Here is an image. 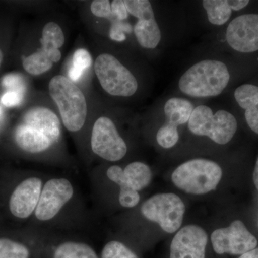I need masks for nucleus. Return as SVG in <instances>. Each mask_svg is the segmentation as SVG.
Here are the masks:
<instances>
[{
	"instance_id": "f257e3e1",
	"label": "nucleus",
	"mask_w": 258,
	"mask_h": 258,
	"mask_svg": "<svg viewBox=\"0 0 258 258\" xmlns=\"http://www.w3.org/2000/svg\"><path fill=\"white\" fill-rule=\"evenodd\" d=\"M61 136L58 117L49 108L35 107L24 114L15 129V143L24 152L40 154L57 143Z\"/></svg>"
},
{
	"instance_id": "f03ea898",
	"label": "nucleus",
	"mask_w": 258,
	"mask_h": 258,
	"mask_svg": "<svg viewBox=\"0 0 258 258\" xmlns=\"http://www.w3.org/2000/svg\"><path fill=\"white\" fill-rule=\"evenodd\" d=\"M230 81V71L225 62L206 59L186 70L180 77L178 86L181 93L191 98H212L221 95Z\"/></svg>"
},
{
	"instance_id": "7ed1b4c3",
	"label": "nucleus",
	"mask_w": 258,
	"mask_h": 258,
	"mask_svg": "<svg viewBox=\"0 0 258 258\" xmlns=\"http://www.w3.org/2000/svg\"><path fill=\"white\" fill-rule=\"evenodd\" d=\"M49 92L66 129L71 132L82 129L87 117V103L83 91L68 78L56 76L49 83Z\"/></svg>"
},
{
	"instance_id": "20e7f679",
	"label": "nucleus",
	"mask_w": 258,
	"mask_h": 258,
	"mask_svg": "<svg viewBox=\"0 0 258 258\" xmlns=\"http://www.w3.org/2000/svg\"><path fill=\"white\" fill-rule=\"evenodd\" d=\"M222 168L215 161L195 159L183 163L173 172L171 180L176 187L191 195L213 191L222 179Z\"/></svg>"
},
{
	"instance_id": "39448f33",
	"label": "nucleus",
	"mask_w": 258,
	"mask_h": 258,
	"mask_svg": "<svg viewBox=\"0 0 258 258\" xmlns=\"http://www.w3.org/2000/svg\"><path fill=\"white\" fill-rule=\"evenodd\" d=\"M188 128L195 135L207 137L215 143L225 145L235 136L237 121L230 112L218 110L214 113L210 107L200 105L194 108Z\"/></svg>"
},
{
	"instance_id": "423d86ee",
	"label": "nucleus",
	"mask_w": 258,
	"mask_h": 258,
	"mask_svg": "<svg viewBox=\"0 0 258 258\" xmlns=\"http://www.w3.org/2000/svg\"><path fill=\"white\" fill-rule=\"evenodd\" d=\"M76 189L66 177L56 176L45 180L33 217L38 224L55 222L74 200Z\"/></svg>"
},
{
	"instance_id": "0eeeda50",
	"label": "nucleus",
	"mask_w": 258,
	"mask_h": 258,
	"mask_svg": "<svg viewBox=\"0 0 258 258\" xmlns=\"http://www.w3.org/2000/svg\"><path fill=\"white\" fill-rule=\"evenodd\" d=\"M95 72L101 87L113 96L130 97L138 89L134 74L111 54H101L95 62Z\"/></svg>"
},
{
	"instance_id": "6e6552de",
	"label": "nucleus",
	"mask_w": 258,
	"mask_h": 258,
	"mask_svg": "<svg viewBox=\"0 0 258 258\" xmlns=\"http://www.w3.org/2000/svg\"><path fill=\"white\" fill-rule=\"evenodd\" d=\"M184 212L182 200L173 193L157 194L141 207L142 216L157 223L167 233H174L181 227Z\"/></svg>"
},
{
	"instance_id": "1a4fd4ad",
	"label": "nucleus",
	"mask_w": 258,
	"mask_h": 258,
	"mask_svg": "<svg viewBox=\"0 0 258 258\" xmlns=\"http://www.w3.org/2000/svg\"><path fill=\"white\" fill-rule=\"evenodd\" d=\"M91 147L96 155L110 162L120 161L128 151L114 122L106 116L100 117L95 122L91 132Z\"/></svg>"
},
{
	"instance_id": "9d476101",
	"label": "nucleus",
	"mask_w": 258,
	"mask_h": 258,
	"mask_svg": "<svg viewBox=\"0 0 258 258\" xmlns=\"http://www.w3.org/2000/svg\"><path fill=\"white\" fill-rule=\"evenodd\" d=\"M214 250L219 254H243L255 249L257 240L240 220L229 227L214 231L211 235Z\"/></svg>"
},
{
	"instance_id": "9b49d317",
	"label": "nucleus",
	"mask_w": 258,
	"mask_h": 258,
	"mask_svg": "<svg viewBox=\"0 0 258 258\" xmlns=\"http://www.w3.org/2000/svg\"><path fill=\"white\" fill-rule=\"evenodd\" d=\"M128 14L138 19L134 32L139 45L146 49H155L160 43L161 32L154 9L147 0H125Z\"/></svg>"
},
{
	"instance_id": "f8f14e48",
	"label": "nucleus",
	"mask_w": 258,
	"mask_h": 258,
	"mask_svg": "<svg viewBox=\"0 0 258 258\" xmlns=\"http://www.w3.org/2000/svg\"><path fill=\"white\" fill-rule=\"evenodd\" d=\"M45 181L42 176L32 175L19 183L9 200L10 211L13 216L20 220L33 216Z\"/></svg>"
},
{
	"instance_id": "ddd939ff",
	"label": "nucleus",
	"mask_w": 258,
	"mask_h": 258,
	"mask_svg": "<svg viewBox=\"0 0 258 258\" xmlns=\"http://www.w3.org/2000/svg\"><path fill=\"white\" fill-rule=\"evenodd\" d=\"M226 40L242 53L258 51V14H244L232 20L226 30Z\"/></svg>"
},
{
	"instance_id": "4468645a",
	"label": "nucleus",
	"mask_w": 258,
	"mask_h": 258,
	"mask_svg": "<svg viewBox=\"0 0 258 258\" xmlns=\"http://www.w3.org/2000/svg\"><path fill=\"white\" fill-rule=\"evenodd\" d=\"M106 176L109 181L119 186L120 192H139L149 186L152 179L150 168L141 161L130 163L124 169L118 165L109 166Z\"/></svg>"
},
{
	"instance_id": "2eb2a0df",
	"label": "nucleus",
	"mask_w": 258,
	"mask_h": 258,
	"mask_svg": "<svg viewBox=\"0 0 258 258\" xmlns=\"http://www.w3.org/2000/svg\"><path fill=\"white\" fill-rule=\"evenodd\" d=\"M208 237L198 225L185 226L171 242L170 258H205Z\"/></svg>"
},
{
	"instance_id": "dca6fc26",
	"label": "nucleus",
	"mask_w": 258,
	"mask_h": 258,
	"mask_svg": "<svg viewBox=\"0 0 258 258\" xmlns=\"http://www.w3.org/2000/svg\"><path fill=\"white\" fill-rule=\"evenodd\" d=\"M45 258H100L92 245L78 239L45 240Z\"/></svg>"
},
{
	"instance_id": "f3484780",
	"label": "nucleus",
	"mask_w": 258,
	"mask_h": 258,
	"mask_svg": "<svg viewBox=\"0 0 258 258\" xmlns=\"http://www.w3.org/2000/svg\"><path fill=\"white\" fill-rule=\"evenodd\" d=\"M235 101L244 109L246 122L252 132L258 134V86L241 85L234 93Z\"/></svg>"
},
{
	"instance_id": "a211bd4d",
	"label": "nucleus",
	"mask_w": 258,
	"mask_h": 258,
	"mask_svg": "<svg viewBox=\"0 0 258 258\" xmlns=\"http://www.w3.org/2000/svg\"><path fill=\"white\" fill-rule=\"evenodd\" d=\"M247 0H205L202 2L209 22L222 26L228 22L232 11H239L248 5Z\"/></svg>"
},
{
	"instance_id": "6ab92c4d",
	"label": "nucleus",
	"mask_w": 258,
	"mask_h": 258,
	"mask_svg": "<svg viewBox=\"0 0 258 258\" xmlns=\"http://www.w3.org/2000/svg\"><path fill=\"white\" fill-rule=\"evenodd\" d=\"M45 239L30 244L2 237L0 258H45Z\"/></svg>"
},
{
	"instance_id": "aec40b11",
	"label": "nucleus",
	"mask_w": 258,
	"mask_h": 258,
	"mask_svg": "<svg viewBox=\"0 0 258 258\" xmlns=\"http://www.w3.org/2000/svg\"><path fill=\"white\" fill-rule=\"evenodd\" d=\"M194 105L189 100L180 97H172L166 101L164 106L165 123L174 128L186 124L192 113Z\"/></svg>"
},
{
	"instance_id": "412c9836",
	"label": "nucleus",
	"mask_w": 258,
	"mask_h": 258,
	"mask_svg": "<svg viewBox=\"0 0 258 258\" xmlns=\"http://www.w3.org/2000/svg\"><path fill=\"white\" fill-rule=\"evenodd\" d=\"M61 58V52H50L40 47L31 55L24 57V69L32 76H39L47 72L52 68L54 62Z\"/></svg>"
},
{
	"instance_id": "4be33fe9",
	"label": "nucleus",
	"mask_w": 258,
	"mask_h": 258,
	"mask_svg": "<svg viewBox=\"0 0 258 258\" xmlns=\"http://www.w3.org/2000/svg\"><path fill=\"white\" fill-rule=\"evenodd\" d=\"M41 48L51 52H58L59 48L63 45L64 37L62 29L57 24L48 23L42 30Z\"/></svg>"
},
{
	"instance_id": "5701e85b",
	"label": "nucleus",
	"mask_w": 258,
	"mask_h": 258,
	"mask_svg": "<svg viewBox=\"0 0 258 258\" xmlns=\"http://www.w3.org/2000/svg\"><path fill=\"white\" fill-rule=\"evenodd\" d=\"M92 62V57L88 51L85 49L76 50L73 57L72 67L69 70V79L72 82L79 81L85 70L88 69Z\"/></svg>"
},
{
	"instance_id": "b1692460",
	"label": "nucleus",
	"mask_w": 258,
	"mask_h": 258,
	"mask_svg": "<svg viewBox=\"0 0 258 258\" xmlns=\"http://www.w3.org/2000/svg\"><path fill=\"white\" fill-rule=\"evenodd\" d=\"M100 258H140L126 244L118 240H110L101 249Z\"/></svg>"
},
{
	"instance_id": "393cba45",
	"label": "nucleus",
	"mask_w": 258,
	"mask_h": 258,
	"mask_svg": "<svg viewBox=\"0 0 258 258\" xmlns=\"http://www.w3.org/2000/svg\"><path fill=\"white\" fill-rule=\"evenodd\" d=\"M157 142L161 147L170 149L179 142V133L178 128H174L164 123L161 125L157 134Z\"/></svg>"
},
{
	"instance_id": "a878e982",
	"label": "nucleus",
	"mask_w": 258,
	"mask_h": 258,
	"mask_svg": "<svg viewBox=\"0 0 258 258\" xmlns=\"http://www.w3.org/2000/svg\"><path fill=\"white\" fill-rule=\"evenodd\" d=\"M3 86L8 91H15L25 94L26 85L23 78L20 75L10 74L6 75L3 79Z\"/></svg>"
},
{
	"instance_id": "bb28decb",
	"label": "nucleus",
	"mask_w": 258,
	"mask_h": 258,
	"mask_svg": "<svg viewBox=\"0 0 258 258\" xmlns=\"http://www.w3.org/2000/svg\"><path fill=\"white\" fill-rule=\"evenodd\" d=\"M132 30V27L129 24L123 23V21H120V20H115L110 28V37L115 41H124L126 39L125 32L130 33Z\"/></svg>"
},
{
	"instance_id": "cd10ccee",
	"label": "nucleus",
	"mask_w": 258,
	"mask_h": 258,
	"mask_svg": "<svg viewBox=\"0 0 258 258\" xmlns=\"http://www.w3.org/2000/svg\"><path fill=\"white\" fill-rule=\"evenodd\" d=\"M91 13L98 18H114L111 11V2L108 0L93 1L91 5Z\"/></svg>"
},
{
	"instance_id": "c85d7f7f",
	"label": "nucleus",
	"mask_w": 258,
	"mask_h": 258,
	"mask_svg": "<svg viewBox=\"0 0 258 258\" xmlns=\"http://www.w3.org/2000/svg\"><path fill=\"white\" fill-rule=\"evenodd\" d=\"M23 93L15 92V91H7L2 96L1 103L8 108L18 106L23 101Z\"/></svg>"
},
{
	"instance_id": "c756f323",
	"label": "nucleus",
	"mask_w": 258,
	"mask_h": 258,
	"mask_svg": "<svg viewBox=\"0 0 258 258\" xmlns=\"http://www.w3.org/2000/svg\"><path fill=\"white\" fill-rule=\"evenodd\" d=\"M111 11L113 17L116 20L124 21L128 17V13L124 4V1L122 0H114L111 3Z\"/></svg>"
},
{
	"instance_id": "7c9ffc66",
	"label": "nucleus",
	"mask_w": 258,
	"mask_h": 258,
	"mask_svg": "<svg viewBox=\"0 0 258 258\" xmlns=\"http://www.w3.org/2000/svg\"><path fill=\"white\" fill-rule=\"evenodd\" d=\"M239 258H258V248L249 251V252L242 254Z\"/></svg>"
},
{
	"instance_id": "2f4dec72",
	"label": "nucleus",
	"mask_w": 258,
	"mask_h": 258,
	"mask_svg": "<svg viewBox=\"0 0 258 258\" xmlns=\"http://www.w3.org/2000/svg\"><path fill=\"white\" fill-rule=\"evenodd\" d=\"M253 181L255 185L256 188L258 190V157L257 161H256L255 166H254L253 172Z\"/></svg>"
},
{
	"instance_id": "473e14b6",
	"label": "nucleus",
	"mask_w": 258,
	"mask_h": 258,
	"mask_svg": "<svg viewBox=\"0 0 258 258\" xmlns=\"http://www.w3.org/2000/svg\"><path fill=\"white\" fill-rule=\"evenodd\" d=\"M3 54L2 52V51L0 50V66H1L2 62H3Z\"/></svg>"
},
{
	"instance_id": "72a5a7b5",
	"label": "nucleus",
	"mask_w": 258,
	"mask_h": 258,
	"mask_svg": "<svg viewBox=\"0 0 258 258\" xmlns=\"http://www.w3.org/2000/svg\"><path fill=\"white\" fill-rule=\"evenodd\" d=\"M0 113H1V110H0Z\"/></svg>"
}]
</instances>
